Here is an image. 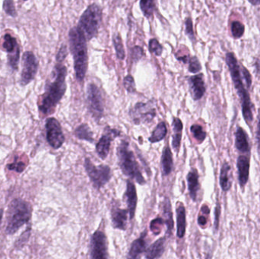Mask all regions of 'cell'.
I'll return each mask as SVG.
<instances>
[{
	"label": "cell",
	"instance_id": "8fae6325",
	"mask_svg": "<svg viewBox=\"0 0 260 259\" xmlns=\"http://www.w3.org/2000/svg\"><path fill=\"white\" fill-rule=\"evenodd\" d=\"M23 68L20 83L22 86L28 85L35 79L38 69V61L33 52L26 51L23 55Z\"/></svg>",
	"mask_w": 260,
	"mask_h": 259
},
{
	"label": "cell",
	"instance_id": "4fadbf2b",
	"mask_svg": "<svg viewBox=\"0 0 260 259\" xmlns=\"http://www.w3.org/2000/svg\"><path fill=\"white\" fill-rule=\"evenodd\" d=\"M3 48L8 53V61L11 68L14 70L18 68V62L20 59V48L16 39L9 33H6L3 36Z\"/></svg>",
	"mask_w": 260,
	"mask_h": 259
},
{
	"label": "cell",
	"instance_id": "ac0fdd59",
	"mask_svg": "<svg viewBox=\"0 0 260 259\" xmlns=\"http://www.w3.org/2000/svg\"><path fill=\"white\" fill-rule=\"evenodd\" d=\"M125 196H126V202H127L129 218L133 219L134 217L136 205H137V193H136V187L132 181H127Z\"/></svg>",
	"mask_w": 260,
	"mask_h": 259
},
{
	"label": "cell",
	"instance_id": "d4e9b609",
	"mask_svg": "<svg viewBox=\"0 0 260 259\" xmlns=\"http://www.w3.org/2000/svg\"><path fill=\"white\" fill-rule=\"evenodd\" d=\"M165 237L159 239L150 246L145 252L146 259H155L160 256L165 251Z\"/></svg>",
	"mask_w": 260,
	"mask_h": 259
},
{
	"label": "cell",
	"instance_id": "d6a6232c",
	"mask_svg": "<svg viewBox=\"0 0 260 259\" xmlns=\"http://www.w3.org/2000/svg\"><path fill=\"white\" fill-rule=\"evenodd\" d=\"M232 34L235 39H240L242 38L243 35L245 32V27L244 24H242L241 21H235L232 23Z\"/></svg>",
	"mask_w": 260,
	"mask_h": 259
},
{
	"label": "cell",
	"instance_id": "4316f807",
	"mask_svg": "<svg viewBox=\"0 0 260 259\" xmlns=\"http://www.w3.org/2000/svg\"><path fill=\"white\" fill-rule=\"evenodd\" d=\"M164 217H165V222L168 227L167 230V234L168 236L171 235L173 228H174V220H173L172 211H171V202L169 199L166 198L164 202Z\"/></svg>",
	"mask_w": 260,
	"mask_h": 259
},
{
	"label": "cell",
	"instance_id": "cb8c5ba5",
	"mask_svg": "<svg viewBox=\"0 0 260 259\" xmlns=\"http://www.w3.org/2000/svg\"><path fill=\"white\" fill-rule=\"evenodd\" d=\"M172 125L173 130H174L172 141L173 149L177 153L179 150H180V143H181L182 139V131H183V126L180 119L177 118V117H174Z\"/></svg>",
	"mask_w": 260,
	"mask_h": 259
},
{
	"label": "cell",
	"instance_id": "8992f818",
	"mask_svg": "<svg viewBox=\"0 0 260 259\" xmlns=\"http://www.w3.org/2000/svg\"><path fill=\"white\" fill-rule=\"evenodd\" d=\"M102 20V8L93 3L82 14L77 27L83 33L86 40L90 41L97 36Z\"/></svg>",
	"mask_w": 260,
	"mask_h": 259
},
{
	"label": "cell",
	"instance_id": "ee69618b",
	"mask_svg": "<svg viewBox=\"0 0 260 259\" xmlns=\"http://www.w3.org/2000/svg\"><path fill=\"white\" fill-rule=\"evenodd\" d=\"M144 56V50L143 49L139 46L133 47L132 50V59L135 62H138L142 56Z\"/></svg>",
	"mask_w": 260,
	"mask_h": 259
},
{
	"label": "cell",
	"instance_id": "30bf717a",
	"mask_svg": "<svg viewBox=\"0 0 260 259\" xmlns=\"http://www.w3.org/2000/svg\"><path fill=\"white\" fill-rule=\"evenodd\" d=\"M47 141L53 149H59L65 141L60 123L54 117H50L46 121Z\"/></svg>",
	"mask_w": 260,
	"mask_h": 259
},
{
	"label": "cell",
	"instance_id": "7402d4cb",
	"mask_svg": "<svg viewBox=\"0 0 260 259\" xmlns=\"http://www.w3.org/2000/svg\"><path fill=\"white\" fill-rule=\"evenodd\" d=\"M176 212L177 221V235L179 238H183L186 233V208L182 202H177Z\"/></svg>",
	"mask_w": 260,
	"mask_h": 259
},
{
	"label": "cell",
	"instance_id": "3957f363",
	"mask_svg": "<svg viewBox=\"0 0 260 259\" xmlns=\"http://www.w3.org/2000/svg\"><path fill=\"white\" fill-rule=\"evenodd\" d=\"M69 41L70 52L74 59L76 79L79 82H83L88 65L86 38L77 27H74L70 30Z\"/></svg>",
	"mask_w": 260,
	"mask_h": 259
},
{
	"label": "cell",
	"instance_id": "83f0119b",
	"mask_svg": "<svg viewBox=\"0 0 260 259\" xmlns=\"http://www.w3.org/2000/svg\"><path fill=\"white\" fill-rule=\"evenodd\" d=\"M75 135L79 139L84 140L88 142L93 143L94 141L92 131L86 123H83V124L78 126L77 129L75 130Z\"/></svg>",
	"mask_w": 260,
	"mask_h": 259
},
{
	"label": "cell",
	"instance_id": "4dcf8cb0",
	"mask_svg": "<svg viewBox=\"0 0 260 259\" xmlns=\"http://www.w3.org/2000/svg\"><path fill=\"white\" fill-rule=\"evenodd\" d=\"M190 131L192 135L200 144L203 143L206 138V131L203 129L200 125L194 124L190 127Z\"/></svg>",
	"mask_w": 260,
	"mask_h": 259
},
{
	"label": "cell",
	"instance_id": "ffe728a7",
	"mask_svg": "<svg viewBox=\"0 0 260 259\" xmlns=\"http://www.w3.org/2000/svg\"><path fill=\"white\" fill-rule=\"evenodd\" d=\"M235 147L241 153L250 155V144L247 139V135L243 128L238 127L235 132Z\"/></svg>",
	"mask_w": 260,
	"mask_h": 259
},
{
	"label": "cell",
	"instance_id": "f35d334b",
	"mask_svg": "<svg viewBox=\"0 0 260 259\" xmlns=\"http://www.w3.org/2000/svg\"><path fill=\"white\" fill-rule=\"evenodd\" d=\"M123 85L124 88H126V91L129 93H135L136 91V84H135V80L133 76L128 75L124 78L123 80Z\"/></svg>",
	"mask_w": 260,
	"mask_h": 259
},
{
	"label": "cell",
	"instance_id": "2e32d148",
	"mask_svg": "<svg viewBox=\"0 0 260 259\" xmlns=\"http://www.w3.org/2000/svg\"><path fill=\"white\" fill-rule=\"evenodd\" d=\"M189 89L193 100H200L206 93L204 76L203 74L196 75L189 79Z\"/></svg>",
	"mask_w": 260,
	"mask_h": 259
},
{
	"label": "cell",
	"instance_id": "484cf974",
	"mask_svg": "<svg viewBox=\"0 0 260 259\" xmlns=\"http://www.w3.org/2000/svg\"><path fill=\"white\" fill-rule=\"evenodd\" d=\"M173 166H174V162H173L172 152L169 146L166 145L164 149L161 156L162 171L165 176H168L171 173Z\"/></svg>",
	"mask_w": 260,
	"mask_h": 259
},
{
	"label": "cell",
	"instance_id": "e575fe53",
	"mask_svg": "<svg viewBox=\"0 0 260 259\" xmlns=\"http://www.w3.org/2000/svg\"><path fill=\"white\" fill-rule=\"evenodd\" d=\"M148 47H149L150 52L155 56H160L162 54L163 47L155 38L150 40Z\"/></svg>",
	"mask_w": 260,
	"mask_h": 259
},
{
	"label": "cell",
	"instance_id": "52a82bcc",
	"mask_svg": "<svg viewBox=\"0 0 260 259\" xmlns=\"http://www.w3.org/2000/svg\"><path fill=\"white\" fill-rule=\"evenodd\" d=\"M85 169L93 186L97 190H101L111 179V168L108 166H95L89 158H85Z\"/></svg>",
	"mask_w": 260,
	"mask_h": 259
},
{
	"label": "cell",
	"instance_id": "bcb514c9",
	"mask_svg": "<svg viewBox=\"0 0 260 259\" xmlns=\"http://www.w3.org/2000/svg\"><path fill=\"white\" fill-rule=\"evenodd\" d=\"M215 223H214V229H215V232L218 231L219 229V221H220V216H221V205L219 202H218L215 207Z\"/></svg>",
	"mask_w": 260,
	"mask_h": 259
},
{
	"label": "cell",
	"instance_id": "c3c4849f",
	"mask_svg": "<svg viewBox=\"0 0 260 259\" xmlns=\"http://www.w3.org/2000/svg\"><path fill=\"white\" fill-rule=\"evenodd\" d=\"M249 3H250V4L253 5V6H257L260 5V0H254V1L249 0Z\"/></svg>",
	"mask_w": 260,
	"mask_h": 259
},
{
	"label": "cell",
	"instance_id": "ba28073f",
	"mask_svg": "<svg viewBox=\"0 0 260 259\" xmlns=\"http://www.w3.org/2000/svg\"><path fill=\"white\" fill-rule=\"evenodd\" d=\"M87 104L92 117L95 120H101L104 115L105 105L102 92L95 84H90L87 88Z\"/></svg>",
	"mask_w": 260,
	"mask_h": 259
},
{
	"label": "cell",
	"instance_id": "9c48e42d",
	"mask_svg": "<svg viewBox=\"0 0 260 259\" xmlns=\"http://www.w3.org/2000/svg\"><path fill=\"white\" fill-rule=\"evenodd\" d=\"M129 116L136 125L151 123L156 116L154 103L152 101L136 103L130 109Z\"/></svg>",
	"mask_w": 260,
	"mask_h": 259
},
{
	"label": "cell",
	"instance_id": "f1b7e54d",
	"mask_svg": "<svg viewBox=\"0 0 260 259\" xmlns=\"http://www.w3.org/2000/svg\"><path fill=\"white\" fill-rule=\"evenodd\" d=\"M167 132H168V129H167L166 124H165V122H160L156 126L148 140L151 143L158 142V141H161L165 138Z\"/></svg>",
	"mask_w": 260,
	"mask_h": 259
},
{
	"label": "cell",
	"instance_id": "5bb4252c",
	"mask_svg": "<svg viewBox=\"0 0 260 259\" xmlns=\"http://www.w3.org/2000/svg\"><path fill=\"white\" fill-rule=\"evenodd\" d=\"M120 135V132L118 129H112L109 126L105 127L103 135L96 145V152L102 160H105L108 157L111 142Z\"/></svg>",
	"mask_w": 260,
	"mask_h": 259
},
{
	"label": "cell",
	"instance_id": "b9f144b4",
	"mask_svg": "<svg viewBox=\"0 0 260 259\" xmlns=\"http://www.w3.org/2000/svg\"><path fill=\"white\" fill-rule=\"evenodd\" d=\"M185 27H186L185 33L189 36V39L192 42H195L196 38L195 35H194L193 25H192V21L190 18H186V21H185Z\"/></svg>",
	"mask_w": 260,
	"mask_h": 259
},
{
	"label": "cell",
	"instance_id": "d6986e66",
	"mask_svg": "<svg viewBox=\"0 0 260 259\" xmlns=\"http://www.w3.org/2000/svg\"><path fill=\"white\" fill-rule=\"evenodd\" d=\"M232 167L227 161H224L220 170L219 185L221 190L224 193L230 191L232 187Z\"/></svg>",
	"mask_w": 260,
	"mask_h": 259
},
{
	"label": "cell",
	"instance_id": "681fc988",
	"mask_svg": "<svg viewBox=\"0 0 260 259\" xmlns=\"http://www.w3.org/2000/svg\"><path fill=\"white\" fill-rule=\"evenodd\" d=\"M3 209H0V225H1L2 220H3Z\"/></svg>",
	"mask_w": 260,
	"mask_h": 259
},
{
	"label": "cell",
	"instance_id": "7a4b0ae2",
	"mask_svg": "<svg viewBox=\"0 0 260 259\" xmlns=\"http://www.w3.org/2000/svg\"><path fill=\"white\" fill-rule=\"evenodd\" d=\"M226 63L230 71L235 89L241 102L243 117L246 123L250 125L253 121V114L252 111L253 105H252L250 94L243 83L241 65L238 63V59L235 56V53L230 52L226 54Z\"/></svg>",
	"mask_w": 260,
	"mask_h": 259
},
{
	"label": "cell",
	"instance_id": "1f68e13d",
	"mask_svg": "<svg viewBox=\"0 0 260 259\" xmlns=\"http://www.w3.org/2000/svg\"><path fill=\"white\" fill-rule=\"evenodd\" d=\"M140 8L142 12H143L144 15L148 18L152 16L153 14H154V10L156 9L155 3L154 1H151V0L141 1Z\"/></svg>",
	"mask_w": 260,
	"mask_h": 259
},
{
	"label": "cell",
	"instance_id": "8d00e7d4",
	"mask_svg": "<svg viewBox=\"0 0 260 259\" xmlns=\"http://www.w3.org/2000/svg\"><path fill=\"white\" fill-rule=\"evenodd\" d=\"M30 236V228H27V230L20 236L19 238L17 240L15 243V248L16 249H21L26 243L28 241L29 237Z\"/></svg>",
	"mask_w": 260,
	"mask_h": 259
},
{
	"label": "cell",
	"instance_id": "74e56055",
	"mask_svg": "<svg viewBox=\"0 0 260 259\" xmlns=\"http://www.w3.org/2000/svg\"><path fill=\"white\" fill-rule=\"evenodd\" d=\"M164 223H165V220L163 218H160V217L153 220L151 225H150V229H151V232L155 235H158L161 231Z\"/></svg>",
	"mask_w": 260,
	"mask_h": 259
},
{
	"label": "cell",
	"instance_id": "7bdbcfd3",
	"mask_svg": "<svg viewBox=\"0 0 260 259\" xmlns=\"http://www.w3.org/2000/svg\"><path fill=\"white\" fill-rule=\"evenodd\" d=\"M67 56H68V50H67V45L62 44L60 48H59V52L57 53V55H56V59L58 63H61L62 61L65 60Z\"/></svg>",
	"mask_w": 260,
	"mask_h": 259
},
{
	"label": "cell",
	"instance_id": "603a6c76",
	"mask_svg": "<svg viewBox=\"0 0 260 259\" xmlns=\"http://www.w3.org/2000/svg\"><path fill=\"white\" fill-rule=\"evenodd\" d=\"M145 237H146V232H144L139 239L135 240L132 243L126 259H139L140 258V255L145 252Z\"/></svg>",
	"mask_w": 260,
	"mask_h": 259
},
{
	"label": "cell",
	"instance_id": "9a60e30c",
	"mask_svg": "<svg viewBox=\"0 0 260 259\" xmlns=\"http://www.w3.org/2000/svg\"><path fill=\"white\" fill-rule=\"evenodd\" d=\"M238 182L242 193H244L246 186L250 178V155H240L237 159Z\"/></svg>",
	"mask_w": 260,
	"mask_h": 259
},
{
	"label": "cell",
	"instance_id": "f6af8a7d",
	"mask_svg": "<svg viewBox=\"0 0 260 259\" xmlns=\"http://www.w3.org/2000/svg\"><path fill=\"white\" fill-rule=\"evenodd\" d=\"M241 75H242L243 79L245 80L246 83H247V88H250L252 85V76L250 74V71H248L247 68L244 65L241 66Z\"/></svg>",
	"mask_w": 260,
	"mask_h": 259
},
{
	"label": "cell",
	"instance_id": "ab89813d",
	"mask_svg": "<svg viewBox=\"0 0 260 259\" xmlns=\"http://www.w3.org/2000/svg\"><path fill=\"white\" fill-rule=\"evenodd\" d=\"M7 168L17 173H22L25 170L26 164L23 161H17V159H15L13 163L8 164Z\"/></svg>",
	"mask_w": 260,
	"mask_h": 259
},
{
	"label": "cell",
	"instance_id": "f546056e",
	"mask_svg": "<svg viewBox=\"0 0 260 259\" xmlns=\"http://www.w3.org/2000/svg\"><path fill=\"white\" fill-rule=\"evenodd\" d=\"M114 48H115L116 53H117V58L120 60H123L126 57L125 55L124 47H123V41L120 33H117L113 38Z\"/></svg>",
	"mask_w": 260,
	"mask_h": 259
},
{
	"label": "cell",
	"instance_id": "60d3db41",
	"mask_svg": "<svg viewBox=\"0 0 260 259\" xmlns=\"http://www.w3.org/2000/svg\"><path fill=\"white\" fill-rule=\"evenodd\" d=\"M3 10L5 11L7 15H10L12 17H16L17 12L15 10V5L14 2L10 1V0H6L3 3Z\"/></svg>",
	"mask_w": 260,
	"mask_h": 259
},
{
	"label": "cell",
	"instance_id": "7dc6e473",
	"mask_svg": "<svg viewBox=\"0 0 260 259\" xmlns=\"http://www.w3.org/2000/svg\"><path fill=\"white\" fill-rule=\"evenodd\" d=\"M256 141L257 144V152L258 155L260 158V117H259V120H258L257 126H256Z\"/></svg>",
	"mask_w": 260,
	"mask_h": 259
},
{
	"label": "cell",
	"instance_id": "d590c367",
	"mask_svg": "<svg viewBox=\"0 0 260 259\" xmlns=\"http://www.w3.org/2000/svg\"><path fill=\"white\" fill-rule=\"evenodd\" d=\"M188 63H189V71L190 72L195 74V73H198L199 71H201V63H200V60L197 56H191Z\"/></svg>",
	"mask_w": 260,
	"mask_h": 259
},
{
	"label": "cell",
	"instance_id": "836d02e7",
	"mask_svg": "<svg viewBox=\"0 0 260 259\" xmlns=\"http://www.w3.org/2000/svg\"><path fill=\"white\" fill-rule=\"evenodd\" d=\"M210 214V208L207 205H203L198 217V225L200 228L205 229L208 224V217Z\"/></svg>",
	"mask_w": 260,
	"mask_h": 259
},
{
	"label": "cell",
	"instance_id": "5b68a950",
	"mask_svg": "<svg viewBox=\"0 0 260 259\" xmlns=\"http://www.w3.org/2000/svg\"><path fill=\"white\" fill-rule=\"evenodd\" d=\"M129 145L128 141L123 140L117 147L119 166L123 174L134 179L140 185H144L145 179L141 173L134 153L129 149Z\"/></svg>",
	"mask_w": 260,
	"mask_h": 259
},
{
	"label": "cell",
	"instance_id": "277c9868",
	"mask_svg": "<svg viewBox=\"0 0 260 259\" xmlns=\"http://www.w3.org/2000/svg\"><path fill=\"white\" fill-rule=\"evenodd\" d=\"M31 205L21 199H15L9 204L7 211L6 232L9 235L15 234L31 217Z\"/></svg>",
	"mask_w": 260,
	"mask_h": 259
},
{
	"label": "cell",
	"instance_id": "44dd1931",
	"mask_svg": "<svg viewBox=\"0 0 260 259\" xmlns=\"http://www.w3.org/2000/svg\"><path fill=\"white\" fill-rule=\"evenodd\" d=\"M199 173L197 170L192 169V170L188 173L187 183L188 190H189V196L193 202L197 200V196H198L199 191L200 190V182H199Z\"/></svg>",
	"mask_w": 260,
	"mask_h": 259
},
{
	"label": "cell",
	"instance_id": "6da1fadb",
	"mask_svg": "<svg viewBox=\"0 0 260 259\" xmlns=\"http://www.w3.org/2000/svg\"><path fill=\"white\" fill-rule=\"evenodd\" d=\"M67 67L62 63L56 64L53 71V81L46 85L45 92L38 104L40 111L44 115L52 114L62 100L67 91Z\"/></svg>",
	"mask_w": 260,
	"mask_h": 259
},
{
	"label": "cell",
	"instance_id": "7c38bea8",
	"mask_svg": "<svg viewBox=\"0 0 260 259\" xmlns=\"http://www.w3.org/2000/svg\"><path fill=\"white\" fill-rule=\"evenodd\" d=\"M91 259H108V246L105 234L98 230L93 234L90 245Z\"/></svg>",
	"mask_w": 260,
	"mask_h": 259
},
{
	"label": "cell",
	"instance_id": "e0dca14e",
	"mask_svg": "<svg viewBox=\"0 0 260 259\" xmlns=\"http://www.w3.org/2000/svg\"><path fill=\"white\" fill-rule=\"evenodd\" d=\"M129 212L126 210L121 209L119 207H114L111 210V220L112 225L115 229L124 231L127 226Z\"/></svg>",
	"mask_w": 260,
	"mask_h": 259
}]
</instances>
